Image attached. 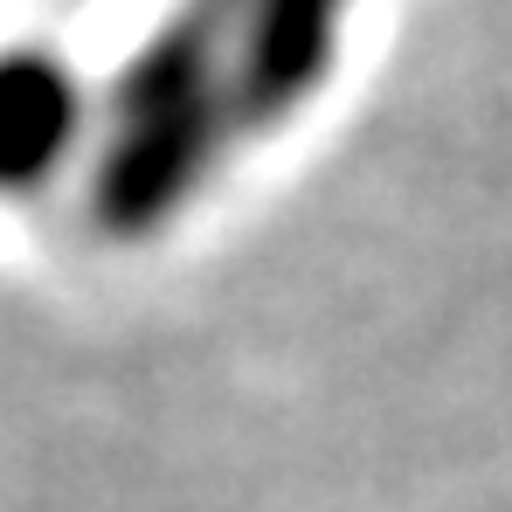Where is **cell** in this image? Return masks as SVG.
<instances>
[{"instance_id": "6da1fadb", "label": "cell", "mask_w": 512, "mask_h": 512, "mask_svg": "<svg viewBox=\"0 0 512 512\" xmlns=\"http://www.w3.org/2000/svg\"><path fill=\"white\" fill-rule=\"evenodd\" d=\"M360 14L367 0H187L132 77L97 97L104 222L146 229L194 208L215 167L270 146L333 84Z\"/></svg>"}]
</instances>
